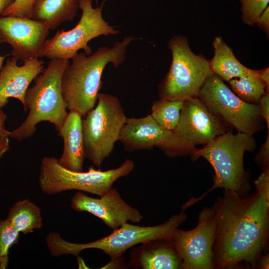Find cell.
Segmentation results:
<instances>
[{
	"label": "cell",
	"instance_id": "cell-1",
	"mask_svg": "<svg viewBox=\"0 0 269 269\" xmlns=\"http://www.w3.org/2000/svg\"><path fill=\"white\" fill-rule=\"evenodd\" d=\"M216 232L213 268H255L269 237V203L257 193L245 197L229 190L213 207Z\"/></svg>",
	"mask_w": 269,
	"mask_h": 269
},
{
	"label": "cell",
	"instance_id": "cell-2",
	"mask_svg": "<svg viewBox=\"0 0 269 269\" xmlns=\"http://www.w3.org/2000/svg\"><path fill=\"white\" fill-rule=\"evenodd\" d=\"M133 37H125L111 47L98 48L90 55L77 53L64 70L61 80L63 97L67 109L79 113L82 118L96 106L102 86V77L109 63L115 68L123 64Z\"/></svg>",
	"mask_w": 269,
	"mask_h": 269
},
{
	"label": "cell",
	"instance_id": "cell-3",
	"mask_svg": "<svg viewBox=\"0 0 269 269\" xmlns=\"http://www.w3.org/2000/svg\"><path fill=\"white\" fill-rule=\"evenodd\" d=\"M70 63L65 59H50L47 67L34 80V85L27 89L23 107L28 114L9 137L18 140L29 138L36 130V125L43 121L53 124L59 130L68 112L62 95L61 80Z\"/></svg>",
	"mask_w": 269,
	"mask_h": 269
},
{
	"label": "cell",
	"instance_id": "cell-4",
	"mask_svg": "<svg viewBox=\"0 0 269 269\" xmlns=\"http://www.w3.org/2000/svg\"><path fill=\"white\" fill-rule=\"evenodd\" d=\"M255 143L252 135L241 132L234 134L228 132L206 144L203 148H195L191 153L193 158L203 157L212 166L215 172L214 184L200 198L190 199L182 207V210H185L217 188L245 196L249 191V185L244 168V154L247 151L253 150Z\"/></svg>",
	"mask_w": 269,
	"mask_h": 269
},
{
	"label": "cell",
	"instance_id": "cell-5",
	"mask_svg": "<svg viewBox=\"0 0 269 269\" xmlns=\"http://www.w3.org/2000/svg\"><path fill=\"white\" fill-rule=\"evenodd\" d=\"M187 215L182 211L172 215L164 223L154 226H140L126 222L113 230L109 235L86 243H74L63 239L58 233L50 232L46 237V244L51 256L59 257L70 254L78 257L84 250L96 249L108 255L111 260L122 257L129 249L149 240L171 239L179 226L186 219Z\"/></svg>",
	"mask_w": 269,
	"mask_h": 269
},
{
	"label": "cell",
	"instance_id": "cell-6",
	"mask_svg": "<svg viewBox=\"0 0 269 269\" xmlns=\"http://www.w3.org/2000/svg\"><path fill=\"white\" fill-rule=\"evenodd\" d=\"M134 163L126 159L114 169L102 171L91 166L87 171H74L62 166L54 157H44L41 162L39 184L41 190L52 195L76 190L101 197L112 188L118 179L128 176Z\"/></svg>",
	"mask_w": 269,
	"mask_h": 269
},
{
	"label": "cell",
	"instance_id": "cell-7",
	"mask_svg": "<svg viewBox=\"0 0 269 269\" xmlns=\"http://www.w3.org/2000/svg\"><path fill=\"white\" fill-rule=\"evenodd\" d=\"M83 118L86 158L99 167L119 140L127 117L118 97L99 93L96 106Z\"/></svg>",
	"mask_w": 269,
	"mask_h": 269
},
{
	"label": "cell",
	"instance_id": "cell-8",
	"mask_svg": "<svg viewBox=\"0 0 269 269\" xmlns=\"http://www.w3.org/2000/svg\"><path fill=\"white\" fill-rule=\"evenodd\" d=\"M172 62L165 78L158 86L160 99L185 101L198 97L206 80L213 73L209 61L191 50L188 40L176 35L168 42Z\"/></svg>",
	"mask_w": 269,
	"mask_h": 269
},
{
	"label": "cell",
	"instance_id": "cell-9",
	"mask_svg": "<svg viewBox=\"0 0 269 269\" xmlns=\"http://www.w3.org/2000/svg\"><path fill=\"white\" fill-rule=\"evenodd\" d=\"M105 0L100 6L93 7L92 0H80L79 7L82 14L78 23L69 30H57L52 37L47 39L39 57L69 60L81 49L90 55L92 48L88 43L90 40L102 35L119 34L120 32L110 25L102 16Z\"/></svg>",
	"mask_w": 269,
	"mask_h": 269
},
{
	"label": "cell",
	"instance_id": "cell-10",
	"mask_svg": "<svg viewBox=\"0 0 269 269\" xmlns=\"http://www.w3.org/2000/svg\"><path fill=\"white\" fill-rule=\"evenodd\" d=\"M198 97L239 132L252 135L257 130L262 117L259 105L241 100L217 75L206 80Z\"/></svg>",
	"mask_w": 269,
	"mask_h": 269
},
{
	"label": "cell",
	"instance_id": "cell-11",
	"mask_svg": "<svg viewBox=\"0 0 269 269\" xmlns=\"http://www.w3.org/2000/svg\"><path fill=\"white\" fill-rule=\"evenodd\" d=\"M119 141L125 151L132 152L156 146L170 157L192 153L196 148L173 131L161 127L150 115L139 118H127Z\"/></svg>",
	"mask_w": 269,
	"mask_h": 269
},
{
	"label": "cell",
	"instance_id": "cell-12",
	"mask_svg": "<svg viewBox=\"0 0 269 269\" xmlns=\"http://www.w3.org/2000/svg\"><path fill=\"white\" fill-rule=\"evenodd\" d=\"M215 232L216 215L213 207H206L200 211L198 224L194 229L176 230L171 241L181 259V269H214Z\"/></svg>",
	"mask_w": 269,
	"mask_h": 269
},
{
	"label": "cell",
	"instance_id": "cell-13",
	"mask_svg": "<svg viewBox=\"0 0 269 269\" xmlns=\"http://www.w3.org/2000/svg\"><path fill=\"white\" fill-rule=\"evenodd\" d=\"M49 29L43 22L32 18L0 16V43L12 47V57L24 62L39 58Z\"/></svg>",
	"mask_w": 269,
	"mask_h": 269
},
{
	"label": "cell",
	"instance_id": "cell-14",
	"mask_svg": "<svg viewBox=\"0 0 269 269\" xmlns=\"http://www.w3.org/2000/svg\"><path fill=\"white\" fill-rule=\"evenodd\" d=\"M71 206L75 211L93 214L113 230L126 222L139 223L143 218L139 211L128 204L113 188L98 198L78 191L71 199Z\"/></svg>",
	"mask_w": 269,
	"mask_h": 269
},
{
	"label": "cell",
	"instance_id": "cell-15",
	"mask_svg": "<svg viewBox=\"0 0 269 269\" xmlns=\"http://www.w3.org/2000/svg\"><path fill=\"white\" fill-rule=\"evenodd\" d=\"M173 131L194 145L206 144L226 133L219 120L198 97L183 101L178 125Z\"/></svg>",
	"mask_w": 269,
	"mask_h": 269
},
{
	"label": "cell",
	"instance_id": "cell-16",
	"mask_svg": "<svg viewBox=\"0 0 269 269\" xmlns=\"http://www.w3.org/2000/svg\"><path fill=\"white\" fill-rule=\"evenodd\" d=\"M17 60L8 58L0 70V107L3 108L12 98L24 106L26 92L32 81L44 70V62L35 58L17 65Z\"/></svg>",
	"mask_w": 269,
	"mask_h": 269
},
{
	"label": "cell",
	"instance_id": "cell-17",
	"mask_svg": "<svg viewBox=\"0 0 269 269\" xmlns=\"http://www.w3.org/2000/svg\"><path fill=\"white\" fill-rule=\"evenodd\" d=\"M182 260L171 239L146 241L138 247H132L128 265L135 269H181Z\"/></svg>",
	"mask_w": 269,
	"mask_h": 269
},
{
	"label": "cell",
	"instance_id": "cell-18",
	"mask_svg": "<svg viewBox=\"0 0 269 269\" xmlns=\"http://www.w3.org/2000/svg\"><path fill=\"white\" fill-rule=\"evenodd\" d=\"M58 135L63 138L62 153L57 159L63 167L74 171H82L86 158L82 127V117L77 112L70 111L61 127Z\"/></svg>",
	"mask_w": 269,
	"mask_h": 269
},
{
	"label": "cell",
	"instance_id": "cell-19",
	"mask_svg": "<svg viewBox=\"0 0 269 269\" xmlns=\"http://www.w3.org/2000/svg\"><path fill=\"white\" fill-rule=\"evenodd\" d=\"M80 0H38L34 6L32 18L44 22L49 30L72 21L79 9Z\"/></svg>",
	"mask_w": 269,
	"mask_h": 269
},
{
	"label": "cell",
	"instance_id": "cell-20",
	"mask_svg": "<svg viewBox=\"0 0 269 269\" xmlns=\"http://www.w3.org/2000/svg\"><path fill=\"white\" fill-rule=\"evenodd\" d=\"M214 54L209 61L213 73L223 80L229 82L231 79L244 76L252 69L243 65L235 57L232 49L221 36H216L212 43Z\"/></svg>",
	"mask_w": 269,
	"mask_h": 269
},
{
	"label": "cell",
	"instance_id": "cell-21",
	"mask_svg": "<svg viewBox=\"0 0 269 269\" xmlns=\"http://www.w3.org/2000/svg\"><path fill=\"white\" fill-rule=\"evenodd\" d=\"M6 219L17 231L24 234L42 226L40 208L28 199L16 202L9 209Z\"/></svg>",
	"mask_w": 269,
	"mask_h": 269
},
{
	"label": "cell",
	"instance_id": "cell-22",
	"mask_svg": "<svg viewBox=\"0 0 269 269\" xmlns=\"http://www.w3.org/2000/svg\"><path fill=\"white\" fill-rule=\"evenodd\" d=\"M232 91L244 101L257 104L266 92V86L259 76V70H253L248 74L229 81Z\"/></svg>",
	"mask_w": 269,
	"mask_h": 269
},
{
	"label": "cell",
	"instance_id": "cell-23",
	"mask_svg": "<svg viewBox=\"0 0 269 269\" xmlns=\"http://www.w3.org/2000/svg\"><path fill=\"white\" fill-rule=\"evenodd\" d=\"M183 101L160 99L153 102L150 115L161 127L173 131L178 125Z\"/></svg>",
	"mask_w": 269,
	"mask_h": 269
},
{
	"label": "cell",
	"instance_id": "cell-24",
	"mask_svg": "<svg viewBox=\"0 0 269 269\" xmlns=\"http://www.w3.org/2000/svg\"><path fill=\"white\" fill-rule=\"evenodd\" d=\"M242 3V18L247 24L252 26L268 6L269 0H239Z\"/></svg>",
	"mask_w": 269,
	"mask_h": 269
},
{
	"label": "cell",
	"instance_id": "cell-25",
	"mask_svg": "<svg viewBox=\"0 0 269 269\" xmlns=\"http://www.w3.org/2000/svg\"><path fill=\"white\" fill-rule=\"evenodd\" d=\"M19 234L6 219L0 220V257H8L10 249L18 242Z\"/></svg>",
	"mask_w": 269,
	"mask_h": 269
},
{
	"label": "cell",
	"instance_id": "cell-26",
	"mask_svg": "<svg viewBox=\"0 0 269 269\" xmlns=\"http://www.w3.org/2000/svg\"><path fill=\"white\" fill-rule=\"evenodd\" d=\"M38 0H14L2 14V16H12L32 18L34 5Z\"/></svg>",
	"mask_w": 269,
	"mask_h": 269
},
{
	"label": "cell",
	"instance_id": "cell-27",
	"mask_svg": "<svg viewBox=\"0 0 269 269\" xmlns=\"http://www.w3.org/2000/svg\"><path fill=\"white\" fill-rule=\"evenodd\" d=\"M257 193L269 203V168L264 169L259 177L254 181Z\"/></svg>",
	"mask_w": 269,
	"mask_h": 269
},
{
	"label": "cell",
	"instance_id": "cell-28",
	"mask_svg": "<svg viewBox=\"0 0 269 269\" xmlns=\"http://www.w3.org/2000/svg\"><path fill=\"white\" fill-rule=\"evenodd\" d=\"M261 116L266 122L268 130L269 129V93L266 91L259 101Z\"/></svg>",
	"mask_w": 269,
	"mask_h": 269
},
{
	"label": "cell",
	"instance_id": "cell-29",
	"mask_svg": "<svg viewBox=\"0 0 269 269\" xmlns=\"http://www.w3.org/2000/svg\"><path fill=\"white\" fill-rule=\"evenodd\" d=\"M258 160L260 163L265 168L269 166V133L268 134L265 142L263 144L258 156Z\"/></svg>",
	"mask_w": 269,
	"mask_h": 269
},
{
	"label": "cell",
	"instance_id": "cell-30",
	"mask_svg": "<svg viewBox=\"0 0 269 269\" xmlns=\"http://www.w3.org/2000/svg\"><path fill=\"white\" fill-rule=\"evenodd\" d=\"M255 24H257L258 25V26L260 27L262 29L264 30L267 34H269V6H268L267 8L260 15V16L257 19Z\"/></svg>",
	"mask_w": 269,
	"mask_h": 269
},
{
	"label": "cell",
	"instance_id": "cell-31",
	"mask_svg": "<svg viewBox=\"0 0 269 269\" xmlns=\"http://www.w3.org/2000/svg\"><path fill=\"white\" fill-rule=\"evenodd\" d=\"M6 115L0 107V137H9L10 132L6 130L4 123Z\"/></svg>",
	"mask_w": 269,
	"mask_h": 269
},
{
	"label": "cell",
	"instance_id": "cell-32",
	"mask_svg": "<svg viewBox=\"0 0 269 269\" xmlns=\"http://www.w3.org/2000/svg\"><path fill=\"white\" fill-rule=\"evenodd\" d=\"M259 76L266 86V91L269 92V67L259 70Z\"/></svg>",
	"mask_w": 269,
	"mask_h": 269
},
{
	"label": "cell",
	"instance_id": "cell-33",
	"mask_svg": "<svg viewBox=\"0 0 269 269\" xmlns=\"http://www.w3.org/2000/svg\"><path fill=\"white\" fill-rule=\"evenodd\" d=\"M9 137H0V158L9 148Z\"/></svg>",
	"mask_w": 269,
	"mask_h": 269
},
{
	"label": "cell",
	"instance_id": "cell-34",
	"mask_svg": "<svg viewBox=\"0 0 269 269\" xmlns=\"http://www.w3.org/2000/svg\"><path fill=\"white\" fill-rule=\"evenodd\" d=\"M257 265L260 269H268L269 267V254L262 255L258 262Z\"/></svg>",
	"mask_w": 269,
	"mask_h": 269
},
{
	"label": "cell",
	"instance_id": "cell-35",
	"mask_svg": "<svg viewBox=\"0 0 269 269\" xmlns=\"http://www.w3.org/2000/svg\"><path fill=\"white\" fill-rule=\"evenodd\" d=\"M14 0H0V16H2L3 11L9 6Z\"/></svg>",
	"mask_w": 269,
	"mask_h": 269
},
{
	"label": "cell",
	"instance_id": "cell-36",
	"mask_svg": "<svg viewBox=\"0 0 269 269\" xmlns=\"http://www.w3.org/2000/svg\"><path fill=\"white\" fill-rule=\"evenodd\" d=\"M8 262V257H0V269H5Z\"/></svg>",
	"mask_w": 269,
	"mask_h": 269
},
{
	"label": "cell",
	"instance_id": "cell-37",
	"mask_svg": "<svg viewBox=\"0 0 269 269\" xmlns=\"http://www.w3.org/2000/svg\"><path fill=\"white\" fill-rule=\"evenodd\" d=\"M9 55V54H5V55H0V70L1 68V67H2V64H3V61L4 60V59Z\"/></svg>",
	"mask_w": 269,
	"mask_h": 269
}]
</instances>
